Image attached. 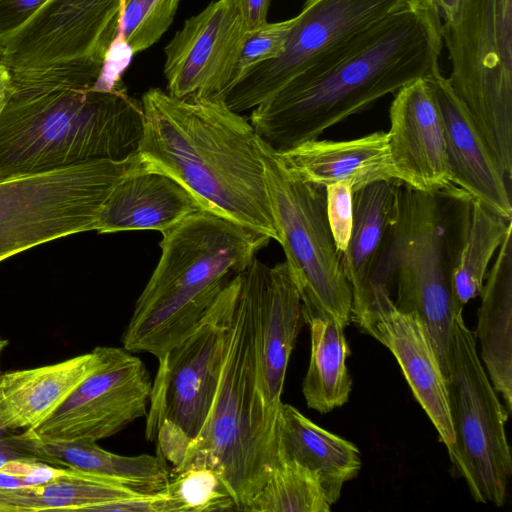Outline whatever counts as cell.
<instances>
[{
    "label": "cell",
    "mask_w": 512,
    "mask_h": 512,
    "mask_svg": "<svg viewBox=\"0 0 512 512\" xmlns=\"http://www.w3.org/2000/svg\"><path fill=\"white\" fill-rule=\"evenodd\" d=\"M442 21L431 0H410L330 65L299 75L252 109L257 136L275 151L317 139L439 67Z\"/></svg>",
    "instance_id": "6da1fadb"
},
{
    "label": "cell",
    "mask_w": 512,
    "mask_h": 512,
    "mask_svg": "<svg viewBox=\"0 0 512 512\" xmlns=\"http://www.w3.org/2000/svg\"><path fill=\"white\" fill-rule=\"evenodd\" d=\"M138 155L180 183L203 210L279 241L251 123L222 98H177L151 88L142 100Z\"/></svg>",
    "instance_id": "7a4b0ae2"
},
{
    "label": "cell",
    "mask_w": 512,
    "mask_h": 512,
    "mask_svg": "<svg viewBox=\"0 0 512 512\" xmlns=\"http://www.w3.org/2000/svg\"><path fill=\"white\" fill-rule=\"evenodd\" d=\"M141 101L107 86L11 89L0 112V181L92 160H125L143 133Z\"/></svg>",
    "instance_id": "3957f363"
},
{
    "label": "cell",
    "mask_w": 512,
    "mask_h": 512,
    "mask_svg": "<svg viewBox=\"0 0 512 512\" xmlns=\"http://www.w3.org/2000/svg\"><path fill=\"white\" fill-rule=\"evenodd\" d=\"M161 233L159 261L121 338L126 350L150 353L157 360L189 336L271 240L206 210Z\"/></svg>",
    "instance_id": "277c9868"
},
{
    "label": "cell",
    "mask_w": 512,
    "mask_h": 512,
    "mask_svg": "<svg viewBox=\"0 0 512 512\" xmlns=\"http://www.w3.org/2000/svg\"><path fill=\"white\" fill-rule=\"evenodd\" d=\"M258 300L250 264L242 273L230 337L216 396L208 419L181 465L215 471L237 510L280 464L279 415L265 402L258 369Z\"/></svg>",
    "instance_id": "5b68a950"
},
{
    "label": "cell",
    "mask_w": 512,
    "mask_h": 512,
    "mask_svg": "<svg viewBox=\"0 0 512 512\" xmlns=\"http://www.w3.org/2000/svg\"><path fill=\"white\" fill-rule=\"evenodd\" d=\"M472 198L455 185L423 192L402 184L390 240L381 261L378 290L397 280V308L425 323L446 377L454 317L463 312L452 273L470 217Z\"/></svg>",
    "instance_id": "8992f818"
},
{
    "label": "cell",
    "mask_w": 512,
    "mask_h": 512,
    "mask_svg": "<svg viewBox=\"0 0 512 512\" xmlns=\"http://www.w3.org/2000/svg\"><path fill=\"white\" fill-rule=\"evenodd\" d=\"M122 2L47 0L0 41L12 88L96 85L118 36Z\"/></svg>",
    "instance_id": "52a82bcc"
},
{
    "label": "cell",
    "mask_w": 512,
    "mask_h": 512,
    "mask_svg": "<svg viewBox=\"0 0 512 512\" xmlns=\"http://www.w3.org/2000/svg\"><path fill=\"white\" fill-rule=\"evenodd\" d=\"M241 273L222 291L196 328L158 359L146 414L145 435L172 465L183 462L213 405L225 355Z\"/></svg>",
    "instance_id": "ba28073f"
},
{
    "label": "cell",
    "mask_w": 512,
    "mask_h": 512,
    "mask_svg": "<svg viewBox=\"0 0 512 512\" xmlns=\"http://www.w3.org/2000/svg\"><path fill=\"white\" fill-rule=\"evenodd\" d=\"M451 86L496 162L512 174V0H461L442 24Z\"/></svg>",
    "instance_id": "9c48e42d"
},
{
    "label": "cell",
    "mask_w": 512,
    "mask_h": 512,
    "mask_svg": "<svg viewBox=\"0 0 512 512\" xmlns=\"http://www.w3.org/2000/svg\"><path fill=\"white\" fill-rule=\"evenodd\" d=\"M143 166L136 153L125 160H92L0 181V262L47 242L96 230L113 187Z\"/></svg>",
    "instance_id": "30bf717a"
},
{
    "label": "cell",
    "mask_w": 512,
    "mask_h": 512,
    "mask_svg": "<svg viewBox=\"0 0 512 512\" xmlns=\"http://www.w3.org/2000/svg\"><path fill=\"white\" fill-rule=\"evenodd\" d=\"M265 179L286 264L302 303L305 324L352 321L353 300L326 214L325 187L292 176L277 152L259 138Z\"/></svg>",
    "instance_id": "8fae6325"
},
{
    "label": "cell",
    "mask_w": 512,
    "mask_h": 512,
    "mask_svg": "<svg viewBox=\"0 0 512 512\" xmlns=\"http://www.w3.org/2000/svg\"><path fill=\"white\" fill-rule=\"evenodd\" d=\"M446 383L454 433L448 452L452 466L475 502L501 507L512 476L505 429L510 413L480 360L475 332L467 327L463 312L451 326Z\"/></svg>",
    "instance_id": "7c38bea8"
},
{
    "label": "cell",
    "mask_w": 512,
    "mask_h": 512,
    "mask_svg": "<svg viewBox=\"0 0 512 512\" xmlns=\"http://www.w3.org/2000/svg\"><path fill=\"white\" fill-rule=\"evenodd\" d=\"M410 0H306L281 55L251 69L223 96L240 113L299 75L324 69Z\"/></svg>",
    "instance_id": "4fadbf2b"
},
{
    "label": "cell",
    "mask_w": 512,
    "mask_h": 512,
    "mask_svg": "<svg viewBox=\"0 0 512 512\" xmlns=\"http://www.w3.org/2000/svg\"><path fill=\"white\" fill-rule=\"evenodd\" d=\"M151 389L139 357L123 347L101 346L96 369L33 431L53 440L97 442L145 417Z\"/></svg>",
    "instance_id": "5bb4252c"
},
{
    "label": "cell",
    "mask_w": 512,
    "mask_h": 512,
    "mask_svg": "<svg viewBox=\"0 0 512 512\" xmlns=\"http://www.w3.org/2000/svg\"><path fill=\"white\" fill-rule=\"evenodd\" d=\"M246 32L233 0L213 1L187 19L164 49L167 92L177 98L223 99Z\"/></svg>",
    "instance_id": "9a60e30c"
},
{
    "label": "cell",
    "mask_w": 512,
    "mask_h": 512,
    "mask_svg": "<svg viewBox=\"0 0 512 512\" xmlns=\"http://www.w3.org/2000/svg\"><path fill=\"white\" fill-rule=\"evenodd\" d=\"M353 322L394 355L414 398L450 452L454 433L446 377L425 323L416 313L397 308L387 290H379L368 311Z\"/></svg>",
    "instance_id": "2e32d148"
},
{
    "label": "cell",
    "mask_w": 512,
    "mask_h": 512,
    "mask_svg": "<svg viewBox=\"0 0 512 512\" xmlns=\"http://www.w3.org/2000/svg\"><path fill=\"white\" fill-rule=\"evenodd\" d=\"M394 95L387 133L397 180L423 192L453 186L443 121L427 81L415 80Z\"/></svg>",
    "instance_id": "e0dca14e"
},
{
    "label": "cell",
    "mask_w": 512,
    "mask_h": 512,
    "mask_svg": "<svg viewBox=\"0 0 512 512\" xmlns=\"http://www.w3.org/2000/svg\"><path fill=\"white\" fill-rule=\"evenodd\" d=\"M425 80L441 113L452 184L497 214L512 218L510 178L496 162L449 78L437 69Z\"/></svg>",
    "instance_id": "ac0fdd59"
},
{
    "label": "cell",
    "mask_w": 512,
    "mask_h": 512,
    "mask_svg": "<svg viewBox=\"0 0 512 512\" xmlns=\"http://www.w3.org/2000/svg\"><path fill=\"white\" fill-rule=\"evenodd\" d=\"M258 300V369L265 402L279 415L289 359L305 324L302 303L286 262L270 267L256 257Z\"/></svg>",
    "instance_id": "d6986e66"
},
{
    "label": "cell",
    "mask_w": 512,
    "mask_h": 512,
    "mask_svg": "<svg viewBox=\"0 0 512 512\" xmlns=\"http://www.w3.org/2000/svg\"><path fill=\"white\" fill-rule=\"evenodd\" d=\"M379 180L354 191V223L347 249L340 255L353 300L352 321L372 305L377 276L396 219L401 186Z\"/></svg>",
    "instance_id": "ffe728a7"
},
{
    "label": "cell",
    "mask_w": 512,
    "mask_h": 512,
    "mask_svg": "<svg viewBox=\"0 0 512 512\" xmlns=\"http://www.w3.org/2000/svg\"><path fill=\"white\" fill-rule=\"evenodd\" d=\"M276 152L292 176L318 186L346 182L356 191L379 180H397L384 131L343 141L314 139Z\"/></svg>",
    "instance_id": "44dd1931"
},
{
    "label": "cell",
    "mask_w": 512,
    "mask_h": 512,
    "mask_svg": "<svg viewBox=\"0 0 512 512\" xmlns=\"http://www.w3.org/2000/svg\"><path fill=\"white\" fill-rule=\"evenodd\" d=\"M200 210L199 203L180 183L143 166L113 187L100 211L96 231L163 232Z\"/></svg>",
    "instance_id": "7402d4cb"
},
{
    "label": "cell",
    "mask_w": 512,
    "mask_h": 512,
    "mask_svg": "<svg viewBox=\"0 0 512 512\" xmlns=\"http://www.w3.org/2000/svg\"><path fill=\"white\" fill-rule=\"evenodd\" d=\"M101 346L59 363L2 372L0 430H34L96 369Z\"/></svg>",
    "instance_id": "603a6c76"
},
{
    "label": "cell",
    "mask_w": 512,
    "mask_h": 512,
    "mask_svg": "<svg viewBox=\"0 0 512 512\" xmlns=\"http://www.w3.org/2000/svg\"><path fill=\"white\" fill-rule=\"evenodd\" d=\"M7 439L43 462L94 475L137 493L160 491L172 477L166 461L158 454L124 456L104 450L96 442L53 440L30 429L8 434Z\"/></svg>",
    "instance_id": "cb8c5ba5"
},
{
    "label": "cell",
    "mask_w": 512,
    "mask_h": 512,
    "mask_svg": "<svg viewBox=\"0 0 512 512\" xmlns=\"http://www.w3.org/2000/svg\"><path fill=\"white\" fill-rule=\"evenodd\" d=\"M278 431L280 461H295L316 474L329 503L335 504L344 484L361 470L358 447L320 427L290 404H281Z\"/></svg>",
    "instance_id": "d4e9b609"
},
{
    "label": "cell",
    "mask_w": 512,
    "mask_h": 512,
    "mask_svg": "<svg viewBox=\"0 0 512 512\" xmlns=\"http://www.w3.org/2000/svg\"><path fill=\"white\" fill-rule=\"evenodd\" d=\"M511 230L486 274L480 296L476 338L480 360L510 413L512 410V242Z\"/></svg>",
    "instance_id": "484cf974"
},
{
    "label": "cell",
    "mask_w": 512,
    "mask_h": 512,
    "mask_svg": "<svg viewBox=\"0 0 512 512\" xmlns=\"http://www.w3.org/2000/svg\"><path fill=\"white\" fill-rule=\"evenodd\" d=\"M310 329V359L302 392L310 409L325 414L347 403L352 378L346 360L351 354L345 327L332 319L314 318Z\"/></svg>",
    "instance_id": "4316f807"
},
{
    "label": "cell",
    "mask_w": 512,
    "mask_h": 512,
    "mask_svg": "<svg viewBox=\"0 0 512 512\" xmlns=\"http://www.w3.org/2000/svg\"><path fill=\"white\" fill-rule=\"evenodd\" d=\"M137 494L142 493L70 469L68 473L43 484L15 490L0 489V512L92 511L99 505Z\"/></svg>",
    "instance_id": "83f0119b"
},
{
    "label": "cell",
    "mask_w": 512,
    "mask_h": 512,
    "mask_svg": "<svg viewBox=\"0 0 512 512\" xmlns=\"http://www.w3.org/2000/svg\"><path fill=\"white\" fill-rule=\"evenodd\" d=\"M511 229L512 218L472 199L467 231L452 273V289L459 308L480 295L488 265Z\"/></svg>",
    "instance_id": "f1b7e54d"
},
{
    "label": "cell",
    "mask_w": 512,
    "mask_h": 512,
    "mask_svg": "<svg viewBox=\"0 0 512 512\" xmlns=\"http://www.w3.org/2000/svg\"><path fill=\"white\" fill-rule=\"evenodd\" d=\"M316 474L292 460H282L243 511L329 512L331 510Z\"/></svg>",
    "instance_id": "f546056e"
},
{
    "label": "cell",
    "mask_w": 512,
    "mask_h": 512,
    "mask_svg": "<svg viewBox=\"0 0 512 512\" xmlns=\"http://www.w3.org/2000/svg\"><path fill=\"white\" fill-rule=\"evenodd\" d=\"M164 488L175 512L237 510L221 477L204 466H190L172 474Z\"/></svg>",
    "instance_id": "4dcf8cb0"
},
{
    "label": "cell",
    "mask_w": 512,
    "mask_h": 512,
    "mask_svg": "<svg viewBox=\"0 0 512 512\" xmlns=\"http://www.w3.org/2000/svg\"><path fill=\"white\" fill-rule=\"evenodd\" d=\"M180 0H123L115 42L133 55L160 40L174 20Z\"/></svg>",
    "instance_id": "1f68e13d"
},
{
    "label": "cell",
    "mask_w": 512,
    "mask_h": 512,
    "mask_svg": "<svg viewBox=\"0 0 512 512\" xmlns=\"http://www.w3.org/2000/svg\"><path fill=\"white\" fill-rule=\"evenodd\" d=\"M296 22V16L247 30L236 65L232 87L251 69L281 55Z\"/></svg>",
    "instance_id": "d6a6232c"
},
{
    "label": "cell",
    "mask_w": 512,
    "mask_h": 512,
    "mask_svg": "<svg viewBox=\"0 0 512 512\" xmlns=\"http://www.w3.org/2000/svg\"><path fill=\"white\" fill-rule=\"evenodd\" d=\"M326 214L334 244L339 255L348 247L354 223V190L349 183L325 186Z\"/></svg>",
    "instance_id": "836d02e7"
},
{
    "label": "cell",
    "mask_w": 512,
    "mask_h": 512,
    "mask_svg": "<svg viewBox=\"0 0 512 512\" xmlns=\"http://www.w3.org/2000/svg\"><path fill=\"white\" fill-rule=\"evenodd\" d=\"M70 468L58 467L38 459L11 461L0 468V489L15 490L49 482L68 473Z\"/></svg>",
    "instance_id": "e575fe53"
},
{
    "label": "cell",
    "mask_w": 512,
    "mask_h": 512,
    "mask_svg": "<svg viewBox=\"0 0 512 512\" xmlns=\"http://www.w3.org/2000/svg\"><path fill=\"white\" fill-rule=\"evenodd\" d=\"M92 511L102 512H175L174 505L162 489L152 493L137 494L132 497L112 501L95 507Z\"/></svg>",
    "instance_id": "d590c367"
},
{
    "label": "cell",
    "mask_w": 512,
    "mask_h": 512,
    "mask_svg": "<svg viewBox=\"0 0 512 512\" xmlns=\"http://www.w3.org/2000/svg\"><path fill=\"white\" fill-rule=\"evenodd\" d=\"M47 0H0V41L19 29Z\"/></svg>",
    "instance_id": "8d00e7d4"
},
{
    "label": "cell",
    "mask_w": 512,
    "mask_h": 512,
    "mask_svg": "<svg viewBox=\"0 0 512 512\" xmlns=\"http://www.w3.org/2000/svg\"><path fill=\"white\" fill-rule=\"evenodd\" d=\"M272 0H233L238 8L247 30L265 24Z\"/></svg>",
    "instance_id": "74e56055"
},
{
    "label": "cell",
    "mask_w": 512,
    "mask_h": 512,
    "mask_svg": "<svg viewBox=\"0 0 512 512\" xmlns=\"http://www.w3.org/2000/svg\"><path fill=\"white\" fill-rule=\"evenodd\" d=\"M21 459H37L25 450L11 444L6 436V431L0 430V468L5 464ZM39 460V459H38Z\"/></svg>",
    "instance_id": "f35d334b"
},
{
    "label": "cell",
    "mask_w": 512,
    "mask_h": 512,
    "mask_svg": "<svg viewBox=\"0 0 512 512\" xmlns=\"http://www.w3.org/2000/svg\"><path fill=\"white\" fill-rule=\"evenodd\" d=\"M436 7L442 24H450L456 20L461 0H431Z\"/></svg>",
    "instance_id": "ab89813d"
},
{
    "label": "cell",
    "mask_w": 512,
    "mask_h": 512,
    "mask_svg": "<svg viewBox=\"0 0 512 512\" xmlns=\"http://www.w3.org/2000/svg\"><path fill=\"white\" fill-rule=\"evenodd\" d=\"M11 89L12 85L10 76L0 78V112L11 93Z\"/></svg>",
    "instance_id": "60d3db41"
},
{
    "label": "cell",
    "mask_w": 512,
    "mask_h": 512,
    "mask_svg": "<svg viewBox=\"0 0 512 512\" xmlns=\"http://www.w3.org/2000/svg\"><path fill=\"white\" fill-rule=\"evenodd\" d=\"M10 76L5 66L0 62V78Z\"/></svg>",
    "instance_id": "b9f144b4"
},
{
    "label": "cell",
    "mask_w": 512,
    "mask_h": 512,
    "mask_svg": "<svg viewBox=\"0 0 512 512\" xmlns=\"http://www.w3.org/2000/svg\"><path fill=\"white\" fill-rule=\"evenodd\" d=\"M8 345V341L5 340V339H2L0 338V357H1V354H2V351L5 349V347ZM1 370H0V375H1Z\"/></svg>",
    "instance_id": "7bdbcfd3"
}]
</instances>
